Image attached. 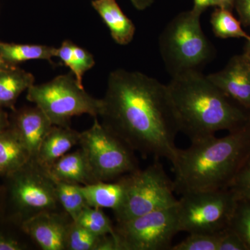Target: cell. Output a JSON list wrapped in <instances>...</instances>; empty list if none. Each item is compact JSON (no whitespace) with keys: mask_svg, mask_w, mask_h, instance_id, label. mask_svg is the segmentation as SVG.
<instances>
[{"mask_svg":"<svg viewBox=\"0 0 250 250\" xmlns=\"http://www.w3.org/2000/svg\"><path fill=\"white\" fill-rule=\"evenodd\" d=\"M103 125L143 158L173 160L179 132L167 85L140 72L110 74Z\"/></svg>","mask_w":250,"mask_h":250,"instance_id":"cell-1","label":"cell"},{"mask_svg":"<svg viewBox=\"0 0 250 250\" xmlns=\"http://www.w3.org/2000/svg\"><path fill=\"white\" fill-rule=\"evenodd\" d=\"M179 132L191 142L250 123V111L235 103L200 70L172 77L167 84Z\"/></svg>","mask_w":250,"mask_h":250,"instance_id":"cell-2","label":"cell"},{"mask_svg":"<svg viewBox=\"0 0 250 250\" xmlns=\"http://www.w3.org/2000/svg\"><path fill=\"white\" fill-rule=\"evenodd\" d=\"M250 154V123L222 138L215 136L177 148L171 163L175 192L214 191L228 189Z\"/></svg>","mask_w":250,"mask_h":250,"instance_id":"cell-3","label":"cell"},{"mask_svg":"<svg viewBox=\"0 0 250 250\" xmlns=\"http://www.w3.org/2000/svg\"><path fill=\"white\" fill-rule=\"evenodd\" d=\"M201 14L190 11L177 15L161 33L159 49L171 76L200 70L213 57V47L202 30Z\"/></svg>","mask_w":250,"mask_h":250,"instance_id":"cell-4","label":"cell"},{"mask_svg":"<svg viewBox=\"0 0 250 250\" xmlns=\"http://www.w3.org/2000/svg\"><path fill=\"white\" fill-rule=\"evenodd\" d=\"M27 99L57 126H68L74 116L88 114L95 118L100 116L103 107V99L93 98L87 93L72 72L47 83L31 85Z\"/></svg>","mask_w":250,"mask_h":250,"instance_id":"cell-5","label":"cell"},{"mask_svg":"<svg viewBox=\"0 0 250 250\" xmlns=\"http://www.w3.org/2000/svg\"><path fill=\"white\" fill-rule=\"evenodd\" d=\"M125 195L121 207L114 211L118 223L174 207L178 204L173 181L156 159L144 170L124 175Z\"/></svg>","mask_w":250,"mask_h":250,"instance_id":"cell-6","label":"cell"},{"mask_svg":"<svg viewBox=\"0 0 250 250\" xmlns=\"http://www.w3.org/2000/svg\"><path fill=\"white\" fill-rule=\"evenodd\" d=\"M80 145L98 182H109L139 169L134 150L98 121L81 133Z\"/></svg>","mask_w":250,"mask_h":250,"instance_id":"cell-7","label":"cell"},{"mask_svg":"<svg viewBox=\"0 0 250 250\" xmlns=\"http://www.w3.org/2000/svg\"><path fill=\"white\" fill-rule=\"evenodd\" d=\"M238 197L229 188L184 194L177 205L179 231L215 233L229 226Z\"/></svg>","mask_w":250,"mask_h":250,"instance_id":"cell-8","label":"cell"},{"mask_svg":"<svg viewBox=\"0 0 250 250\" xmlns=\"http://www.w3.org/2000/svg\"><path fill=\"white\" fill-rule=\"evenodd\" d=\"M6 177L10 202L21 223L42 212L58 209L55 182L36 161L30 159Z\"/></svg>","mask_w":250,"mask_h":250,"instance_id":"cell-9","label":"cell"},{"mask_svg":"<svg viewBox=\"0 0 250 250\" xmlns=\"http://www.w3.org/2000/svg\"><path fill=\"white\" fill-rule=\"evenodd\" d=\"M177 205L118 223L115 235L121 250H170L174 236L180 232Z\"/></svg>","mask_w":250,"mask_h":250,"instance_id":"cell-10","label":"cell"},{"mask_svg":"<svg viewBox=\"0 0 250 250\" xmlns=\"http://www.w3.org/2000/svg\"><path fill=\"white\" fill-rule=\"evenodd\" d=\"M65 214L54 211L42 212L23 220L21 228L41 249L66 250V238L72 220Z\"/></svg>","mask_w":250,"mask_h":250,"instance_id":"cell-11","label":"cell"},{"mask_svg":"<svg viewBox=\"0 0 250 250\" xmlns=\"http://www.w3.org/2000/svg\"><path fill=\"white\" fill-rule=\"evenodd\" d=\"M235 103L250 111V63L243 56H235L223 70L207 75Z\"/></svg>","mask_w":250,"mask_h":250,"instance_id":"cell-12","label":"cell"},{"mask_svg":"<svg viewBox=\"0 0 250 250\" xmlns=\"http://www.w3.org/2000/svg\"><path fill=\"white\" fill-rule=\"evenodd\" d=\"M52 126L43 111L36 106L18 112L11 126L27 149L30 159L35 160L41 143Z\"/></svg>","mask_w":250,"mask_h":250,"instance_id":"cell-13","label":"cell"},{"mask_svg":"<svg viewBox=\"0 0 250 250\" xmlns=\"http://www.w3.org/2000/svg\"><path fill=\"white\" fill-rule=\"evenodd\" d=\"M46 170L54 182L77 185L97 182L82 148L70 154L67 153Z\"/></svg>","mask_w":250,"mask_h":250,"instance_id":"cell-14","label":"cell"},{"mask_svg":"<svg viewBox=\"0 0 250 250\" xmlns=\"http://www.w3.org/2000/svg\"><path fill=\"white\" fill-rule=\"evenodd\" d=\"M80 136L81 133L69 126L53 125L41 143L34 161L47 170L72 147L80 144Z\"/></svg>","mask_w":250,"mask_h":250,"instance_id":"cell-15","label":"cell"},{"mask_svg":"<svg viewBox=\"0 0 250 250\" xmlns=\"http://www.w3.org/2000/svg\"><path fill=\"white\" fill-rule=\"evenodd\" d=\"M92 6L107 26L116 43L126 45L133 41L136 27L116 0H93Z\"/></svg>","mask_w":250,"mask_h":250,"instance_id":"cell-16","label":"cell"},{"mask_svg":"<svg viewBox=\"0 0 250 250\" xmlns=\"http://www.w3.org/2000/svg\"><path fill=\"white\" fill-rule=\"evenodd\" d=\"M87 205L95 208H111L113 212L121 207L125 195L124 176L117 182H98L79 185Z\"/></svg>","mask_w":250,"mask_h":250,"instance_id":"cell-17","label":"cell"},{"mask_svg":"<svg viewBox=\"0 0 250 250\" xmlns=\"http://www.w3.org/2000/svg\"><path fill=\"white\" fill-rule=\"evenodd\" d=\"M29 160V153L11 126L0 132V177H7Z\"/></svg>","mask_w":250,"mask_h":250,"instance_id":"cell-18","label":"cell"},{"mask_svg":"<svg viewBox=\"0 0 250 250\" xmlns=\"http://www.w3.org/2000/svg\"><path fill=\"white\" fill-rule=\"evenodd\" d=\"M34 81L32 74L16 65L0 70V108H14L20 95L34 85Z\"/></svg>","mask_w":250,"mask_h":250,"instance_id":"cell-19","label":"cell"},{"mask_svg":"<svg viewBox=\"0 0 250 250\" xmlns=\"http://www.w3.org/2000/svg\"><path fill=\"white\" fill-rule=\"evenodd\" d=\"M57 48L43 45L0 42V55L9 65L30 60L51 61L57 57Z\"/></svg>","mask_w":250,"mask_h":250,"instance_id":"cell-20","label":"cell"},{"mask_svg":"<svg viewBox=\"0 0 250 250\" xmlns=\"http://www.w3.org/2000/svg\"><path fill=\"white\" fill-rule=\"evenodd\" d=\"M212 29L220 39H245L248 40L250 34L242 27L241 21L233 16L229 10L216 8L210 16Z\"/></svg>","mask_w":250,"mask_h":250,"instance_id":"cell-21","label":"cell"},{"mask_svg":"<svg viewBox=\"0 0 250 250\" xmlns=\"http://www.w3.org/2000/svg\"><path fill=\"white\" fill-rule=\"evenodd\" d=\"M55 184L59 205L75 221L83 208L88 206L79 185L62 182H55Z\"/></svg>","mask_w":250,"mask_h":250,"instance_id":"cell-22","label":"cell"},{"mask_svg":"<svg viewBox=\"0 0 250 250\" xmlns=\"http://www.w3.org/2000/svg\"><path fill=\"white\" fill-rule=\"evenodd\" d=\"M75 221L98 236H115V228L111 220L102 208L87 206Z\"/></svg>","mask_w":250,"mask_h":250,"instance_id":"cell-23","label":"cell"},{"mask_svg":"<svg viewBox=\"0 0 250 250\" xmlns=\"http://www.w3.org/2000/svg\"><path fill=\"white\" fill-rule=\"evenodd\" d=\"M104 236L91 232L72 220L67 231L66 250H99Z\"/></svg>","mask_w":250,"mask_h":250,"instance_id":"cell-24","label":"cell"},{"mask_svg":"<svg viewBox=\"0 0 250 250\" xmlns=\"http://www.w3.org/2000/svg\"><path fill=\"white\" fill-rule=\"evenodd\" d=\"M229 227L235 231L250 250V202L238 199Z\"/></svg>","mask_w":250,"mask_h":250,"instance_id":"cell-25","label":"cell"},{"mask_svg":"<svg viewBox=\"0 0 250 250\" xmlns=\"http://www.w3.org/2000/svg\"><path fill=\"white\" fill-rule=\"evenodd\" d=\"M220 232L189 233L182 242L172 246L171 250H218Z\"/></svg>","mask_w":250,"mask_h":250,"instance_id":"cell-26","label":"cell"},{"mask_svg":"<svg viewBox=\"0 0 250 250\" xmlns=\"http://www.w3.org/2000/svg\"><path fill=\"white\" fill-rule=\"evenodd\" d=\"M229 188L234 192L238 199L250 202V154Z\"/></svg>","mask_w":250,"mask_h":250,"instance_id":"cell-27","label":"cell"},{"mask_svg":"<svg viewBox=\"0 0 250 250\" xmlns=\"http://www.w3.org/2000/svg\"><path fill=\"white\" fill-rule=\"evenodd\" d=\"M74 55L76 59V72L74 74L79 84L83 85V77L85 72L90 70L95 65L93 56L86 49L74 45Z\"/></svg>","mask_w":250,"mask_h":250,"instance_id":"cell-28","label":"cell"},{"mask_svg":"<svg viewBox=\"0 0 250 250\" xmlns=\"http://www.w3.org/2000/svg\"><path fill=\"white\" fill-rule=\"evenodd\" d=\"M218 250H248L244 242L231 227L220 232Z\"/></svg>","mask_w":250,"mask_h":250,"instance_id":"cell-29","label":"cell"},{"mask_svg":"<svg viewBox=\"0 0 250 250\" xmlns=\"http://www.w3.org/2000/svg\"><path fill=\"white\" fill-rule=\"evenodd\" d=\"M74 45L75 44L71 41H63L61 47L57 48V57H59L70 69L72 73L75 74L76 72L77 63L74 55Z\"/></svg>","mask_w":250,"mask_h":250,"instance_id":"cell-30","label":"cell"},{"mask_svg":"<svg viewBox=\"0 0 250 250\" xmlns=\"http://www.w3.org/2000/svg\"><path fill=\"white\" fill-rule=\"evenodd\" d=\"M234 7L242 24L250 28V0H236Z\"/></svg>","mask_w":250,"mask_h":250,"instance_id":"cell-31","label":"cell"},{"mask_svg":"<svg viewBox=\"0 0 250 250\" xmlns=\"http://www.w3.org/2000/svg\"><path fill=\"white\" fill-rule=\"evenodd\" d=\"M22 245L17 240L0 233V250H21Z\"/></svg>","mask_w":250,"mask_h":250,"instance_id":"cell-32","label":"cell"},{"mask_svg":"<svg viewBox=\"0 0 250 250\" xmlns=\"http://www.w3.org/2000/svg\"><path fill=\"white\" fill-rule=\"evenodd\" d=\"M193 1L192 10L201 15L205 10L212 6V0H193Z\"/></svg>","mask_w":250,"mask_h":250,"instance_id":"cell-33","label":"cell"},{"mask_svg":"<svg viewBox=\"0 0 250 250\" xmlns=\"http://www.w3.org/2000/svg\"><path fill=\"white\" fill-rule=\"evenodd\" d=\"M235 2L236 0H212V6L231 11L234 7Z\"/></svg>","mask_w":250,"mask_h":250,"instance_id":"cell-34","label":"cell"},{"mask_svg":"<svg viewBox=\"0 0 250 250\" xmlns=\"http://www.w3.org/2000/svg\"><path fill=\"white\" fill-rule=\"evenodd\" d=\"M136 9L143 11L149 7L154 3V0H131Z\"/></svg>","mask_w":250,"mask_h":250,"instance_id":"cell-35","label":"cell"},{"mask_svg":"<svg viewBox=\"0 0 250 250\" xmlns=\"http://www.w3.org/2000/svg\"><path fill=\"white\" fill-rule=\"evenodd\" d=\"M10 123L8 119L7 114L0 108V132L10 127Z\"/></svg>","mask_w":250,"mask_h":250,"instance_id":"cell-36","label":"cell"},{"mask_svg":"<svg viewBox=\"0 0 250 250\" xmlns=\"http://www.w3.org/2000/svg\"><path fill=\"white\" fill-rule=\"evenodd\" d=\"M246 41L247 42L246 46H245L244 52H243V54L250 63V38L248 40H246Z\"/></svg>","mask_w":250,"mask_h":250,"instance_id":"cell-37","label":"cell"},{"mask_svg":"<svg viewBox=\"0 0 250 250\" xmlns=\"http://www.w3.org/2000/svg\"><path fill=\"white\" fill-rule=\"evenodd\" d=\"M13 66H16V65H9V64H8L7 62H5L3 60V59L1 58V55H0V70L9 68V67Z\"/></svg>","mask_w":250,"mask_h":250,"instance_id":"cell-38","label":"cell"}]
</instances>
